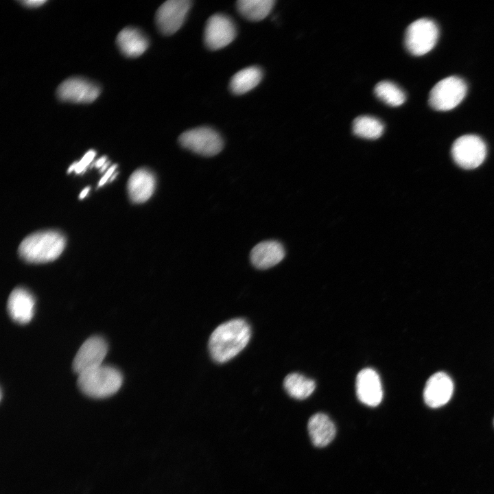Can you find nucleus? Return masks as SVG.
<instances>
[{
  "label": "nucleus",
  "mask_w": 494,
  "mask_h": 494,
  "mask_svg": "<svg viewBox=\"0 0 494 494\" xmlns=\"http://www.w3.org/2000/svg\"><path fill=\"white\" fill-rule=\"evenodd\" d=\"M180 145L196 154L213 156L223 149L221 136L209 127H200L187 130L178 137Z\"/></svg>",
  "instance_id": "423d86ee"
},
{
  "label": "nucleus",
  "mask_w": 494,
  "mask_h": 494,
  "mask_svg": "<svg viewBox=\"0 0 494 494\" xmlns=\"http://www.w3.org/2000/svg\"><path fill=\"white\" fill-rule=\"evenodd\" d=\"M285 257L283 245L274 240L261 242L253 247L250 254L252 264L258 269L272 268Z\"/></svg>",
  "instance_id": "dca6fc26"
},
{
  "label": "nucleus",
  "mask_w": 494,
  "mask_h": 494,
  "mask_svg": "<svg viewBox=\"0 0 494 494\" xmlns=\"http://www.w3.org/2000/svg\"><path fill=\"white\" fill-rule=\"evenodd\" d=\"M374 92L380 100L390 106H401L405 101V95L403 90L390 81L377 83Z\"/></svg>",
  "instance_id": "5701e85b"
},
{
  "label": "nucleus",
  "mask_w": 494,
  "mask_h": 494,
  "mask_svg": "<svg viewBox=\"0 0 494 494\" xmlns=\"http://www.w3.org/2000/svg\"><path fill=\"white\" fill-rule=\"evenodd\" d=\"M123 377L116 368L102 364L78 375V386L86 395L102 399L115 394L121 388Z\"/></svg>",
  "instance_id": "7ed1b4c3"
},
{
  "label": "nucleus",
  "mask_w": 494,
  "mask_h": 494,
  "mask_svg": "<svg viewBox=\"0 0 494 494\" xmlns=\"http://www.w3.org/2000/svg\"><path fill=\"white\" fill-rule=\"evenodd\" d=\"M106 159H107L106 156H102L101 158L97 159L94 163V166L96 167L97 168L102 169L104 167V165L108 162Z\"/></svg>",
  "instance_id": "bb28decb"
},
{
  "label": "nucleus",
  "mask_w": 494,
  "mask_h": 494,
  "mask_svg": "<svg viewBox=\"0 0 494 494\" xmlns=\"http://www.w3.org/2000/svg\"><path fill=\"white\" fill-rule=\"evenodd\" d=\"M454 383L451 377L444 372H437L427 381L424 390L425 403L431 408H436L445 405L451 398Z\"/></svg>",
  "instance_id": "f8f14e48"
},
{
  "label": "nucleus",
  "mask_w": 494,
  "mask_h": 494,
  "mask_svg": "<svg viewBox=\"0 0 494 494\" xmlns=\"http://www.w3.org/2000/svg\"><path fill=\"white\" fill-rule=\"evenodd\" d=\"M191 7V1L189 0H168L164 2L158 8L155 16L159 31L166 36L176 33L183 25Z\"/></svg>",
  "instance_id": "6e6552de"
},
{
  "label": "nucleus",
  "mask_w": 494,
  "mask_h": 494,
  "mask_svg": "<svg viewBox=\"0 0 494 494\" xmlns=\"http://www.w3.org/2000/svg\"><path fill=\"white\" fill-rule=\"evenodd\" d=\"M47 1L43 0H25V1H20L19 2L22 3L23 5L30 7V8H36L44 4Z\"/></svg>",
  "instance_id": "a878e982"
},
{
  "label": "nucleus",
  "mask_w": 494,
  "mask_h": 494,
  "mask_svg": "<svg viewBox=\"0 0 494 494\" xmlns=\"http://www.w3.org/2000/svg\"><path fill=\"white\" fill-rule=\"evenodd\" d=\"M250 337L251 329L245 320L235 318L225 322L216 327L209 338L210 355L217 362H228L246 346Z\"/></svg>",
  "instance_id": "f257e3e1"
},
{
  "label": "nucleus",
  "mask_w": 494,
  "mask_h": 494,
  "mask_svg": "<svg viewBox=\"0 0 494 494\" xmlns=\"http://www.w3.org/2000/svg\"><path fill=\"white\" fill-rule=\"evenodd\" d=\"M465 82L449 76L437 82L430 92L429 104L436 110H449L457 106L466 95Z\"/></svg>",
  "instance_id": "39448f33"
},
{
  "label": "nucleus",
  "mask_w": 494,
  "mask_h": 494,
  "mask_svg": "<svg viewBox=\"0 0 494 494\" xmlns=\"http://www.w3.org/2000/svg\"><path fill=\"white\" fill-rule=\"evenodd\" d=\"M35 299L23 287H16L10 293L7 309L10 318L16 322L24 325L31 321L34 314Z\"/></svg>",
  "instance_id": "4468645a"
},
{
  "label": "nucleus",
  "mask_w": 494,
  "mask_h": 494,
  "mask_svg": "<svg viewBox=\"0 0 494 494\" xmlns=\"http://www.w3.org/2000/svg\"><path fill=\"white\" fill-rule=\"evenodd\" d=\"M356 394L358 399L368 406L378 405L383 398L379 376L372 368H364L356 378Z\"/></svg>",
  "instance_id": "ddd939ff"
},
{
  "label": "nucleus",
  "mask_w": 494,
  "mask_h": 494,
  "mask_svg": "<svg viewBox=\"0 0 494 494\" xmlns=\"http://www.w3.org/2000/svg\"><path fill=\"white\" fill-rule=\"evenodd\" d=\"M438 34V28L434 21L427 18L419 19L408 27L405 34V46L414 56L424 55L435 46Z\"/></svg>",
  "instance_id": "20e7f679"
},
{
  "label": "nucleus",
  "mask_w": 494,
  "mask_h": 494,
  "mask_svg": "<svg viewBox=\"0 0 494 494\" xmlns=\"http://www.w3.org/2000/svg\"><path fill=\"white\" fill-rule=\"evenodd\" d=\"M384 130L383 123L370 116H360L353 123V133L361 138L376 139L379 138Z\"/></svg>",
  "instance_id": "4be33fe9"
},
{
  "label": "nucleus",
  "mask_w": 494,
  "mask_h": 494,
  "mask_svg": "<svg viewBox=\"0 0 494 494\" xmlns=\"http://www.w3.org/2000/svg\"><path fill=\"white\" fill-rule=\"evenodd\" d=\"M262 71L257 67H249L239 71L231 78V91L237 95L244 94L259 84Z\"/></svg>",
  "instance_id": "6ab92c4d"
},
{
  "label": "nucleus",
  "mask_w": 494,
  "mask_h": 494,
  "mask_svg": "<svg viewBox=\"0 0 494 494\" xmlns=\"http://www.w3.org/2000/svg\"><path fill=\"white\" fill-rule=\"evenodd\" d=\"M65 246V238L55 231H42L27 236L19 246L22 259L30 263H45L56 259Z\"/></svg>",
  "instance_id": "f03ea898"
},
{
  "label": "nucleus",
  "mask_w": 494,
  "mask_h": 494,
  "mask_svg": "<svg viewBox=\"0 0 494 494\" xmlns=\"http://www.w3.org/2000/svg\"><path fill=\"white\" fill-rule=\"evenodd\" d=\"M283 386L287 393L296 399H305L314 391L316 384L314 380L299 373H294L287 375L283 381Z\"/></svg>",
  "instance_id": "aec40b11"
},
{
  "label": "nucleus",
  "mask_w": 494,
  "mask_h": 494,
  "mask_svg": "<svg viewBox=\"0 0 494 494\" xmlns=\"http://www.w3.org/2000/svg\"><path fill=\"white\" fill-rule=\"evenodd\" d=\"M493 425H494V420H493Z\"/></svg>",
  "instance_id": "c85d7f7f"
},
{
  "label": "nucleus",
  "mask_w": 494,
  "mask_h": 494,
  "mask_svg": "<svg viewBox=\"0 0 494 494\" xmlns=\"http://www.w3.org/2000/svg\"><path fill=\"white\" fill-rule=\"evenodd\" d=\"M307 428L313 445L318 447L327 446L336 436V430L333 422L323 413H316L311 416Z\"/></svg>",
  "instance_id": "a211bd4d"
},
{
  "label": "nucleus",
  "mask_w": 494,
  "mask_h": 494,
  "mask_svg": "<svg viewBox=\"0 0 494 494\" xmlns=\"http://www.w3.org/2000/svg\"><path fill=\"white\" fill-rule=\"evenodd\" d=\"M90 187H85L80 193L79 198L83 199L89 192Z\"/></svg>",
  "instance_id": "cd10ccee"
},
{
  "label": "nucleus",
  "mask_w": 494,
  "mask_h": 494,
  "mask_svg": "<svg viewBox=\"0 0 494 494\" xmlns=\"http://www.w3.org/2000/svg\"><path fill=\"white\" fill-rule=\"evenodd\" d=\"M117 167V164H114L111 165L108 170L106 172L104 175L102 176V178L100 179L98 183V186L101 187L103 185H104L109 179L111 178L113 176V172L115 171L116 168Z\"/></svg>",
  "instance_id": "393cba45"
},
{
  "label": "nucleus",
  "mask_w": 494,
  "mask_h": 494,
  "mask_svg": "<svg viewBox=\"0 0 494 494\" xmlns=\"http://www.w3.org/2000/svg\"><path fill=\"white\" fill-rule=\"evenodd\" d=\"M116 43L120 51L130 58L142 55L149 45L145 35L133 27H127L121 30L117 34Z\"/></svg>",
  "instance_id": "f3484780"
},
{
  "label": "nucleus",
  "mask_w": 494,
  "mask_h": 494,
  "mask_svg": "<svg viewBox=\"0 0 494 494\" xmlns=\"http://www.w3.org/2000/svg\"><path fill=\"white\" fill-rule=\"evenodd\" d=\"M274 5L273 0H239L237 8L245 19L252 21H259L265 19Z\"/></svg>",
  "instance_id": "412c9836"
},
{
  "label": "nucleus",
  "mask_w": 494,
  "mask_h": 494,
  "mask_svg": "<svg viewBox=\"0 0 494 494\" xmlns=\"http://www.w3.org/2000/svg\"><path fill=\"white\" fill-rule=\"evenodd\" d=\"M236 36L233 21L222 14L212 15L207 21L204 40L211 50H217L229 45Z\"/></svg>",
  "instance_id": "1a4fd4ad"
},
{
  "label": "nucleus",
  "mask_w": 494,
  "mask_h": 494,
  "mask_svg": "<svg viewBox=\"0 0 494 494\" xmlns=\"http://www.w3.org/2000/svg\"><path fill=\"white\" fill-rule=\"evenodd\" d=\"M451 154L455 162L464 169H473L482 164L486 155V147L478 136L466 134L453 143Z\"/></svg>",
  "instance_id": "0eeeda50"
},
{
  "label": "nucleus",
  "mask_w": 494,
  "mask_h": 494,
  "mask_svg": "<svg viewBox=\"0 0 494 494\" xmlns=\"http://www.w3.org/2000/svg\"><path fill=\"white\" fill-rule=\"evenodd\" d=\"M99 93L100 89L97 84L80 77L64 80L56 90L60 100L73 103H91Z\"/></svg>",
  "instance_id": "9b49d317"
},
{
  "label": "nucleus",
  "mask_w": 494,
  "mask_h": 494,
  "mask_svg": "<svg viewBox=\"0 0 494 494\" xmlns=\"http://www.w3.org/2000/svg\"><path fill=\"white\" fill-rule=\"evenodd\" d=\"M156 187L154 174L146 168L136 169L130 176L127 189L130 199L134 203H143L153 195Z\"/></svg>",
  "instance_id": "2eb2a0df"
},
{
  "label": "nucleus",
  "mask_w": 494,
  "mask_h": 494,
  "mask_svg": "<svg viewBox=\"0 0 494 494\" xmlns=\"http://www.w3.org/2000/svg\"><path fill=\"white\" fill-rule=\"evenodd\" d=\"M108 352L106 340L99 336L88 338L80 347L73 361V369L79 375L103 364Z\"/></svg>",
  "instance_id": "9d476101"
},
{
  "label": "nucleus",
  "mask_w": 494,
  "mask_h": 494,
  "mask_svg": "<svg viewBox=\"0 0 494 494\" xmlns=\"http://www.w3.org/2000/svg\"><path fill=\"white\" fill-rule=\"evenodd\" d=\"M96 152L93 150H90L83 156L78 162H75L69 167L67 172H75L76 174L84 173L87 167L92 163Z\"/></svg>",
  "instance_id": "b1692460"
}]
</instances>
